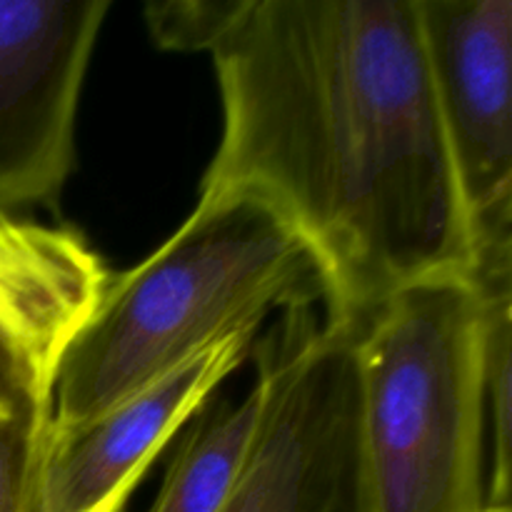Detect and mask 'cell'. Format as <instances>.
<instances>
[{"mask_svg": "<svg viewBox=\"0 0 512 512\" xmlns=\"http://www.w3.org/2000/svg\"><path fill=\"white\" fill-rule=\"evenodd\" d=\"M155 43L213 55L223 135L200 195L248 188L295 225L325 323L360 333L408 285L473 270L415 0H178Z\"/></svg>", "mask_w": 512, "mask_h": 512, "instance_id": "6da1fadb", "label": "cell"}, {"mask_svg": "<svg viewBox=\"0 0 512 512\" xmlns=\"http://www.w3.org/2000/svg\"><path fill=\"white\" fill-rule=\"evenodd\" d=\"M323 278L295 225L263 195H200L178 233L138 268L110 275L65 348L53 425L88 423L210 345L258 330L270 310L313 308Z\"/></svg>", "mask_w": 512, "mask_h": 512, "instance_id": "7a4b0ae2", "label": "cell"}, {"mask_svg": "<svg viewBox=\"0 0 512 512\" xmlns=\"http://www.w3.org/2000/svg\"><path fill=\"white\" fill-rule=\"evenodd\" d=\"M365 512H485L488 305L465 275L390 295L353 335Z\"/></svg>", "mask_w": 512, "mask_h": 512, "instance_id": "3957f363", "label": "cell"}, {"mask_svg": "<svg viewBox=\"0 0 512 512\" xmlns=\"http://www.w3.org/2000/svg\"><path fill=\"white\" fill-rule=\"evenodd\" d=\"M263 413L220 512H365L353 335L285 310L258 348Z\"/></svg>", "mask_w": 512, "mask_h": 512, "instance_id": "277c9868", "label": "cell"}, {"mask_svg": "<svg viewBox=\"0 0 512 512\" xmlns=\"http://www.w3.org/2000/svg\"><path fill=\"white\" fill-rule=\"evenodd\" d=\"M475 258L512 245V3L415 0Z\"/></svg>", "mask_w": 512, "mask_h": 512, "instance_id": "5b68a950", "label": "cell"}, {"mask_svg": "<svg viewBox=\"0 0 512 512\" xmlns=\"http://www.w3.org/2000/svg\"><path fill=\"white\" fill-rule=\"evenodd\" d=\"M108 0H0V210L53 208Z\"/></svg>", "mask_w": 512, "mask_h": 512, "instance_id": "8992f818", "label": "cell"}, {"mask_svg": "<svg viewBox=\"0 0 512 512\" xmlns=\"http://www.w3.org/2000/svg\"><path fill=\"white\" fill-rule=\"evenodd\" d=\"M255 330L210 345L135 398L88 423H50L28 512H123L173 435L248 358Z\"/></svg>", "mask_w": 512, "mask_h": 512, "instance_id": "52a82bcc", "label": "cell"}, {"mask_svg": "<svg viewBox=\"0 0 512 512\" xmlns=\"http://www.w3.org/2000/svg\"><path fill=\"white\" fill-rule=\"evenodd\" d=\"M263 413V385L240 400L205 403L175 448L148 512H220L240 478Z\"/></svg>", "mask_w": 512, "mask_h": 512, "instance_id": "ba28073f", "label": "cell"}, {"mask_svg": "<svg viewBox=\"0 0 512 512\" xmlns=\"http://www.w3.org/2000/svg\"><path fill=\"white\" fill-rule=\"evenodd\" d=\"M480 290V288H478ZM488 305L485 350V433L488 508H510L512 478V288L480 290Z\"/></svg>", "mask_w": 512, "mask_h": 512, "instance_id": "9c48e42d", "label": "cell"}, {"mask_svg": "<svg viewBox=\"0 0 512 512\" xmlns=\"http://www.w3.org/2000/svg\"><path fill=\"white\" fill-rule=\"evenodd\" d=\"M485 512H512L510 508H490V510H485Z\"/></svg>", "mask_w": 512, "mask_h": 512, "instance_id": "30bf717a", "label": "cell"}]
</instances>
